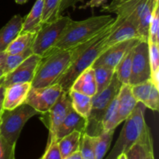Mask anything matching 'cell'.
I'll list each match as a JSON object with an SVG mask.
<instances>
[{
    "instance_id": "obj_1",
    "label": "cell",
    "mask_w": 159,
    "mask_h": 159,
    "mask_svg": "<svg viewBox=\"0 0 159 159\" xmlns=\"http://www.w3.org/2000/svg\"><path fill=\"white\" fill-rule=\"evenodd\" d=\"M124 20L125 19L123 17L116 16L113 21L93 37L86 48L73 59L68 68L54 84H58L64 92L68 93L78 76L86 68L91 67L97 57L105 51V40L107 37L114 31Z\"/></svg>"
},
{
    "instance_id": "obj_2",
    "label": "cell",
    "mask_w": 159,
    "mask_h": 159,
    "mask_svg": "<svg viewBox=\"0 0 159 159\" xmlns=\"http://www.w3.org/2000/svg\"><path fill=\"white\" fill-rule=\"evenodd\" d=\"M114 19L110 15H103L81 21L71 20L53 48L68 49L85 43L99 34Z\"/></svg>"
},
{
    "instance_id": "obj_3",
    "label": "cell",
    "mask_w": 159,
    "mask_h": 159,
    "mask_svg": "<svg viewBox=\"0 0 159 159\" xmlns=\"http://www.w3.org/2000/svg\"><path fill=\"white\" fill-rule=\"evenodd\" d=\"M74 53L75 48L68 49L53 48L41 57L31 82V87L43 88L55 83L72 61Z\"/></svg>"
},
{
    "instance_id": "obj_4",
    "label": "cell",
    "mask_w": 159,
    "mask_h": 159,
    "mask_svg": "<svg viewBox=\"0 0 159 159\" xmlns=\"http://www.w3.org/2000/svg\"><path fill=\"white\" fill-rule=\"evenodd\" d=\"M146 107L138 102L131 114L124 121L120 136L114 147L105 159H116L122 153H126L134 144L141 139L143 134L148 128L144 120Z\"/></svg>"
},
{
    "instance_id": "obj_5",
    "label": "cell",
    "mask_w": 159,
    "mask_h": 159,
    "mask_svg": "<svg viewBox=\"0 0 159 159\" xmlns=\"http://www.w3.org/2000/svg\"><path fill=\"white\" fill-rule=\"evenodd\" d=\"M123 84L114 73L111 82L107 88L92 97V107L87 117L85 132L90 136L96 137L103 130L102 120L110 102L119 93Z\"/></svg>"
},
{
    "instance_id": "obj_6",
    "label": "cell",
    "mask_w": 159,
    "mask_h": 159,
    "mask_svg": "<svg viewBox=\"0 0 159 159\" xmlns=\"http://www.w3.org/2000/svg\"><path fill=\"white\" fill-rule=\"evenodd\" d=\"M37 114L38 112L26 102L12 110H3L0 119V134L11 145L16 146L26 123Z\"/></svg>"
},
{
    "instance_id": "obj_7",
    "label": "cell",
    "mask_w": 159,
    "mask_h": 159,
    "mask_svg": "<svg viewBox=\"0 0 159 159\" xmlns=\"http://www.w3.org/2000/svg\"><path fill=\"white\" fill-rule=\"evenodd\" d=\"M71 20L69 16H61L54 21L43 24L31 46L33 54L43 57L52 50Z\"/></svg>"
},
{
    "instance_id": "obj_8",
    "label": "cell",
    "mask_w": 159,
    "mask_h": 159,
    "mask_svg": "<svg viewBox=\"0 0 159 159\" xmlns=\"http://www.w3.org/2000/svg\"><path fill=\"white\" fill-rule=\"evenodd\" d=\"M151 79L148 43L141 40L133 49L131 74L129 85H134Z\"/></svg>"
},
{
    "instance_id": "obj_9",
    "label": "cell",
    "mask_w": 159,
    "mask_h": 159,
    "mask_svg": "<svg viewBox=\"0 0 159 159\" xmlns=\"http://www.w3.org/2000/svg\"><path fill=\"white\" fill-rule=\"evenodd\" d=\"M63 92L58 84L43 88H32L28 93L25 102L39 113H46L54 105Z\"/></svg>"
},
{
    "instance_id": "obj_10",
    "label": "cell",
    "mask_w": 159,
    "mask_h": 159,
    "mask_svg": "<svg viewBox=\"0 0 159 159\" xmlns=\"http://www.w3.org/2000/svg\"><path fill=\"white\" fill-rule=\"evenodd\" d=\"M71 110H72L71 98L68 93L63 91L57 102L50 109L49 111L46 113V114H48V117L47 121H44V123H48L46 126L49 130L47 144L56 141V132Z\"/></svg>"
},
{
    "instance_id": "obj_11",
    "label": "cell",
    "mask_w": 159,
    "mask_h": 159,
    "mask_svg": "<svg viewBox=\"0 0 159 159\" xmlns=\"http://www.w3.org/2000/svg\"><path fill=\"white\" fill-rule=\"evenodd\" d=\"M141 40V38H133L124 40L116 43L110 48H107L99 57L94 63L92 65V68L96 67H105V68L115 69L121 59L130 50L133 49Z\"/></svg>"
},
{
    "instance_id": "obj_12",
    "label": "cell",
    "mask_w": 159,
    "mask_h": 159,
    "mask_svg": "<svg viewBox=\"0 0 159 159\" xmlns=\"http://www.w3.org/2000/svg\"><path fill=\"white\" fill-rule=\"evenodd\" d=\"M41 57L33 54L22 62L18 67L8 74L5 75L1 79V85L4 88L13 84L31 83L34 77L36 69L37 68Z\"/></svg>"
},
{
    "instance_id": "obj_13",
    "label": "cell",
    "mask_w": 159,
    "mask_h": 159,
    "mask_svg": "<svg viewBox=\"0 0 159 159\" xmlns=\"http://www.w3.org/2000/svg\"><path fill=\"white\" fill-rule=\"evenodd\" d=\"M148 0H113L107 6H102L101 12L115 13L116 16L128 19L138 26V16Z\"/></svg>"
},
{
    "instance_id": "obj_14",
    "label": "cell",
    "mask_w": 159,
    "mask_h": 159,
    "mask_svg": "<svg viewBox=\"0 0 159 159\" xmlns=\"http://www.w3.org/2000/svg\"><path fill=\"white\" fill-rule=\"evenodd\" d=\"M131 92L137 102H141L146 108L153 111L159 109V88L155 85L151 79L138 85H130Z\"/></svg>"
},
{
    "instance_id": "obj_15",
    "label": "cell",
    "mask_w": 159,
    "mask_h": 159,
    "mask_svg": "<svg viewBox=\"0 0 159 159\" xmlns=\"http://www.w3.org/2000/svg\"><path fill=\"white\" fill-rule=\"evenodd\" d=\"M31 88V83L13 84L5 88L3 110H10L25 102L28 93Z\"/></svg>"
},
{
    "instance_id": "obj_16",
    "label": "cell",
    "mask_w": 159,
    "mask_h": 159,
    "mask_svg": "<svg viewBox=\"0 0 159 159\" xmlns=\"http://www.w3.org/2000/svg\"><path fill=\"white\" fill-rule=\"evenodd\" d=\"M117 125L124 122L132 113L136 107L137 100L131 92V86L128 84L122 85L117 95Z\"/></svg>"
},
{
    "instance_id": "obj_17",
    "label": "cell",
    "mask_w": 159,
    "mask_h": 159,
    "mask_svg": "<svg viewBox=\"0 0 159 159\" xmlns=\"http://www.w3.org/2000/svg\"><path fill=\"white\" fill-rule=\"evenodd\" d=\"M133 38H140L138 26L132 20L125 19L124 21L107 37L105 40L106 49L120 42Z\"/></svg>"
},
{
    "instance_id": "obj_18",
    "label": "cell",
    "mask_w": 159,
    "mask_h": 159,
    "mask_svg": "<svg viewBox=\"0 0 159 159\" xmlns=\"http://www.w3.org/2000/svg\"><path fill=\"white\" fill-rule=\"evenodd\" d=\"M86 118L79 115L72 109L68 113L62 124L57 129L56 132L55 140L58 141L62 138L73 131H79L82 134L84 133L86 127Z\"/></svg>"
},
{
    "instance_id": "obj_19",
    "label": "cell",
    "mask_w": 159,
    "mask_h": 159,
    "mask_svg": "<svg viewBox=\"0 0 159 159\" xmlns=\"http://www.w3.org/2000/svg\"><path fill=\"white\" fill-rule=\"evenodd\" d=\"M23 20V17L17 14L0 30V52L6 51L9 45L21 32Z\"/></svg>"
},
{
    "instance_id": "obj_20",
    "label": "cell",
    "mask_w": 159,
    "mask_h": 159,
    "mask_svg": "<svg viewBox=\"0 0 159 159\" xmlns=\"http://www.w3.org/2000/svg\"><path fill=\"white\" fill-rule=\"evenodd\" d=\"M93 97L97 93V85L95 79L94 69L92 67L81 73L73 82L71 89Z\"/></svg>"
},
{
    "instance_id": "obj_21",
    "label": "cell",
    "mask_w": 159,
    "mask_h": 159,
    "mask_svg": "<svg viewBox=\"0 0 159 159\" xmlns=\"http://www.w3.org/2000/svg\"><path fill=\"white\" fill-rule=\"evenodd\" d=\"M151 152H154V143L150 128L148 127L143 134L141 139L125 154L127 159H146Z\"/></svg>"
},
{
    "instance_id": "obj_22",
    "label": "cell",
    "mask_w": 159,
    "mask_h": 159,
    "mask_svg": "<svg viewBox=\"0 0 159 159\" xmlns=\"http://www.w3.org/2000/svg\"><path fill=\"white\" fill-rule=\"evenodd\" d=\"M43 4L44 0H37L33 6L30 13L23 20L22 32L37 33L43 26L42 16H43Z\"/></svg>"
},
{
    "instance_id": "obj_23",
    "label": "cell",
    "mask_w": 159,
    "mask_h": 159,
    "mask_svg": "<svg viewBox=\"0 0 159 159\" xmlns=\"http://www.w3.org/2000/svg\"><path fill=\"white\" fill-rule=\"evenodd\" d=\"M159 0H148L140 12L138 20V32L141 40L148 41L149 36V25L152 13Z\"/></svg>"
},
{
    "instance_id": "obj_24",
    "label": "cell",
    "mask_w": 159,
    "mask_h": 159,
    "mask_svg": "<svg viewBox=\"0 0 159 159\" xmlns=\"http://www.w3.org/2000/svg\"><path fill=\"white\" fill-rule=\"evenodd\" d=\"M81 137V132L73 131L57 141L62 159L66 158L79 150Z\"/></svg>"
},
{
    "instance_id": "obj_25",
    "label": "cell",
    "mask_w": 159,
    "mask_h": 159,
    "mask_svg": "<svg viewBox=\"0 0 159 159\" xmlns=\"http://www.w3.org/2000/svg\"><path fill=\"white\" fill-rule=\"evenodd\" d=\"M37 33L20 32L15 40L9 45L6 52L8 55L18 54L29 49L32 46Z\"/></svg>"
},
{
    "instance_id": "obj_26",
    "label": "cell",
    "mask_w": 159,
    "mask_h": 159,
    "mask_svg": "<svg viewBox=\"0 0 159 159\" xmlns=\"http://www.w3.org/2000/svg\"><path fill=\"white\" fill-rule=\"evenodd\" d=\"M68 94L71 98L73 110L87 119L91 110L92 97L73 90H70Z\"/></svg>"
},
{
    "instance_id": "obj_27",
    "label": "cell",
    "mask_w": 159,
    "mask_h": 159,
    "mask_svg": "<svg viewBox=\"0 0 159 159\" xmlns=\"http://www.w3.org/2000/svg\"><path fill=\"white\" fill-rule=\"evenodd\" d=\"M133 49L130 50L124 55V57L121 59V61L118 63L114 69L115 74H116L118 80L123 85H127V84L129 85L130 74H131Z\"/></svg>"
},
{
    "instance_id": "obj_28",
    "label": "cell",
    "mask_w": 159,
    "mask_h": 159,
    "mask_svg": "<svg viewBox=\"0 0 159 159\" xmlns=\"http://www.w3.org/2000/svg\"><path fill=\"white\" fill-rule=\"evenodd\" d=\"M114 131L115 130H102L98 136H96L95 146L96 159H104L113 141Z\"/></svg>"
},
{
    "instance_id": "obj_29",
    "label": "cell",
    "mask_w": 159,
    "mask_h": 159,
    "mask_svg": "<svg viewBox=\"0 0 159 159\" xmlns=\"http://www.w3.org/2000/svg\"><path fill=\"white\" fill-rule=\"evenodd\" d=\"M149 61L151 66V80L159 88V48L158 43L148 40Z\"/></svg>"
},
{
    "instance_id": "obj_30",
    "label": "cell",
    "mask_w": 159,
    "mask_h": 159,
    "mask_svg": "<svg viewBox=\"0 0 159 159\" xmlns=\"http://www.w3.org/2000/svg\"><path fill=\"white\" fill-rule=\"evenodd\" d=\"M93 69L97 85V93H99L107 88L110 85L115 73V70L105 67H96Z\"/></svg>"
},
{
    "instance_id": "obj_31",
    "label": "cell",
    "mask_w": 159,
    "mask_h": 159,
    "mask_svg": "<svg viewBox=\"0 0 159 159\" xmlns=\"http://www.w3.org/2000/svg\"><path fill=\"white\" fill-rule=\"evenodd\" d=\"M96 137L90 136L86 133H82L79 145V152L82 159H96L95 146Z\"/></svg>"
},
{
    "instance_id": "obj_32",
    "label": "cell",
    "mask_w": 159,
    "mask_h": 159,
    "mask_svg": "<svg viewBox=\"0 0 159 159\" xmlns=\"http://www.w3.org/2000/svg\"><path fill=\"white\" fill-rule=\"evenodd\" d=\"M117 105L118 99L117 96L113 99L110 102V106L107 108L104 115L103 120H102V127L103 130H115L118 127L117 123Z\"/></svg>"
},
{
    "instance_id": "obj_33",
    "label": "cell",
    "mask_w": 159,
    "mask_h": 159,
    "mask_svg": "<svg viewBox=\"0 0 159 159\" xmlns=\"http://www.w3.org/2000/svg\"><path fill=\"white\" fill-rule=\"evenodd\" d=\"M61 0H44L42 23H48L57 20L59 16V6Z\"/></svg>"
},
{
    "instance_id": "obj_34",
    "label": "cell",
    "mask_w": 159,
    "mask_h": 159,
    "mask_svg": "<svg viewBox=\"0 0 159 159\" xmlns=\"http://www.w3.org/2000/svg\"><path fill=\"white\" fill-rule=\"evenodd\" d=\"M33 51L31 50V48L29 49L26 50L23 52L20 53L18 54H13V55H7L6 57V63H5L4 67H3V73L5 75L8 74L12 70L15 69L16 67H18L22 62L24 61L27 57L32 55Z\"/></svg>"
},
{
    "instance_id": "obj_35",
    "label": "cell",
    "mask_w": 159,
    "mask_h": 159,
    "mask_svg": "<svg viewBox=\"0 0 159 159\" xmlns=\"http://www.w3.org/2000/svg\"><path fill=\"white\" fill-rule=\"evenodd\" d=\"M159 2L156 3L149 25V41L158 43L159 41Z\"/></svg>"
},
{
    "instance_id": "obj_36",
    "label": "cell",
    "mask_w": 159,
    "mask_h": 159,
    "mask_svg": "<svg viewBox=\"0 0 159 159\" xmlns=\"http://www.w3.org/2000/svg\"><path fill=\"white\" fill-rule=\"evenodd\" d=\"M15 149L0 134V159H15Z\"/></svg>"
},
{
    "instance_id": "obj_37",
    "label": "cell",
    "mask_w": 159,
    "mask_h": 159,
    "mask_svg": "<svg viewBox=\"0 0 159 159\" xmlns=\"http://www.w3.org/2000/svg\"><path fill=\"white\" fill-rule=\"evenodd\" d=\"M41 159H62L57 141H54L47 144L45 152L41 157Z\"/></svg>"
},
{
    "instance_id": "obj_38",
    "label": "cell",
    "mask_w": 159,
    "mask_h": 159,
    "mask_svg": "<svg viewBox=\"0 0 159 159\" xmlns=\"http://www.w3.org/2000/svg\"><path fill=\"white\" fill-rule=\"evenodd\" d=\"M84 0H61L59 6V16H62V13L68 8L75 7L77 3L82 2Z\"/></svg>"
},
{
    "instance_id": "obj_39",
    "label": "cell",
    "mask_w": 159,
    "mask_h": 159,
    "mask_svg": "<svg viewBox=\"0 0 159 159\" xmlns=\"http://www.w3.org/2000/svg\"><path fill=\"white\" fill-rule=\"evenodd\" d=\"M107 1V0H89V1L88 2L85 3V5L80 6L79 9H87V8H92V9H93V8L99 7V6H101L102 5H103Z\"/></svg>"
},
{
    "instance_id": "obj_40",
    "label": "cell",
    "mask_w": 159,
    "mask_h": 159,
    "mask_svg": "<svg viewBox=\"0 0 159 159\" xmlns=\"http://www.w3.org/2000/svg\"><path fill=\"white\" fill-rule=\"evenodd\" d=\"M5 88L1 85L0 86V119H1L2 113L3 111V99H4Z\"/></svg>"
},
{
    "instance_id": "obj_41",
    "label": "cell",
    "mask_w": 159,
    "mask_h": 159,
    "mask_svg": "<svg viewBox=\"0 0 159 159\" xmlns=\"http://www.w3.org/2000/svg\"><path fill=\"white\" fill-rule=\"evenodd\" d=\"M7 53L6 51H3V52H0V70L3 69V67H4L5 63H6V57H7Z\"/></svg>"
},
{
    "instance_id": "obj_42",
    "label": "cell",
    "mask_w": 159,
    "mask_h": 159,
    "mask_svg": "<svg viewBox=\"0 0 159 159\" xmlns=\"http://www.w3.org/2000/svg\"><path fill=\"white\" fill-rule=\"evenodd\" d=\"M65 159H82V155H81L80 154V152L78 151V152H75L74 154L69 155V156L67 157V158Z\"/></svg>"
},
{
    "instance_id": "obj_43",
    "label": "cell",
    "mask_w": 159,
    "mask_h": 159,
    "mask_svg": "<svg viewBox=\"0 0 159 159\" xmlns=\"http://www.w3.org/2000/svg\"><path fill=\"white\" fill-rule=\"evenodd\" d=\"M146 159H155L154 152H149L148 155V156H147V158H146Z\"/></svg>"
},
{
    "instance_id": "obj_44",
    "label": "cell",
    "mask_w": 159,
    "mask_h": 159,
    "mask_svg": "<svg viewBox=\"0 0 159 159\" xmlns=\"http://www.w3.org/2000/svg\"><path fill=\"white\" fill-rule=\"evenodd\" d=\"M116 159H127V156H126V154L122 153L120 154L117 158H116Z\"/></svg>"
},
{
    "instance_id": "obj_45",
    "label": "cell",
    "mask_w": 159,
    "mask_h": 159,
    "mask_svg": "<svg viewBox=\"0 0 159 159\" xmlns=\"http://www.w3.org/2000/svg\"><path fill=\"white\" fill-rule=\"evenodd\" d=\"M28 0H15L16 2L17 3V4H24V3H26V2H27Z\"/></svg>"
},
{
    "instance_id": "obj_46",
    "label": "cell",
    "mask_w": 159,
    "mask_h": 159,
    "mask_svg": "<svg viewBox=\"0 0 159 159\" xmlns=\"http://www.w3.org/2000/svg\"><path fill=\"white\" fill-rule=\"evenodd\" d=\"M3 76H4V73H3V71H2V70H0V79H1V78H2Z\"/></svg>"
},
{
    "instance_id": "obj_47",
    "label": "cell",
    "mask_w": 159,
    "mask_h": 159,
    "mask_svg": "<svg viewBox=\"0 0 159 159\" xmlns=\"http://www.w3.org/2000/svg\"><path fill=\"white\" fill-rule=\"evenodd\" d=\"M2 79V78H1ZM1 79H0V86H1Z\"/></svg>"
},
{
    "instance_id": "obj_48",
    "label": "cell",
    "mask_w": 159,
    "mask_h": 159,
    "mask_svg": "<svg viewBox=\"0 0 159 159\" xmlns=\"http://www.w3.org/2000/svg\"><path fill=\"white\" fill-rule=\"evenodd\" d=\"M38 159H41V158H38Z\"/></svg>"
}]
</instances>
